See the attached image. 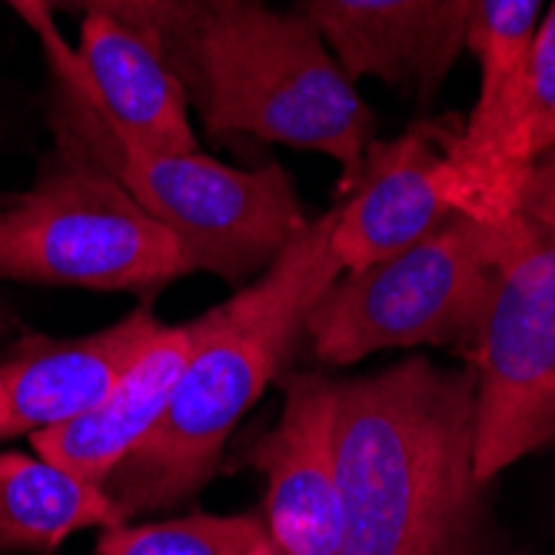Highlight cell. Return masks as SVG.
Here are the masks:
<instances>
[{"instance_id":"obj_1","label":"cell","mask_w":555,"mask_h":555,"mask_svg":"<svg viewBox=\"0 0 555 555\" xmlns=\"http://www.w3.org/2000/svg\"><path fill=\"white\" fill-rule=\"evenodd\" d=\"M476 379L426 360L336 383L339 555H446L473 506Z\"/></svg>"},{"instance_id":"obj_2","label":"cell","mask_w":555,"mask_h":555,"mask_svg":"<svg viewBox=\"0 0 555 555\" xmlns=\"http://www.w3.org/2000/svg\"><path fill=\"white\" fill-rule=\"evenodd\" d=\"M339 276L326 214L302 227L257 283L207 313V333L183 366L164 420L104 479L124 519L173 506L217 473L230 433Z\"/></svg>"},{"instance_id":"obj_3","label":"cell","mask_w":555,"mask_h":555,"mask_svg":"<svg viewBox=\"0 0 555 555\" xmlns=\"http://www.w3.org/2000/svg\"><path fill=\"white\" fill-rule=\"evenodd\" d=\"M173 74L214 133L326 154L346 183L363 173L373 111L302 11L214 0L193 24Z\"/></svg>"},{"instance_id":"obj_4","label":"cell","mask_w":555,"mask_h":555,"mask_svg":"<svg viewBox=\"0 0 555 555\" xmlns=\"http://www.w3.org/2000/svg\"><path fill=\"white\" fill-rule=\"evenodd\" d=\"M509 220L456 214L402 254L343 273L302 326L317 360L357 363L392 346L476 343Z\"/></svg>"},{"instance_id":"obj_5","label":"cell","mask_w":555,"mask_h":555,"mask_svg":"<svg viewBox=\"0 0 555 555\" xmlns=\"http://www.w3.org/2000/svg\"><path fill=\"white\" fill-rule=\"evenodd\" d=\"M190 270L173 230L100 164L57 160L0 214V276L87 289H157Z\"/></svg>"},{"instance_id":"obj_6","label":"cell","mask_w":555,"mask_h":555,"mask_svg":"<svg viewBox=\"0 0 555 555\" xmlns=\"http://www.w3.org/2000/svg\"><path fill=\"white\" fill-rule=\"evenodd\" d=\"M476 349V482L555 442V236L513 217Z\"/></svg>"},{"instance_id":"obj_7","label":"cell","mask_w":555,"mask_h":555,"mask_svg":"<svg viewBox=\"0 0 555 555\" xmlns=\"http://www.w3.org/2000/svg\"><path fill=\"white\" fill-rule=\"evenodd\" d=\"M104 137V164L137 204L180 240L190 270L246 280L267 270L307 227L293 183L280 167L236 170L214 157L157 154Z\"/></svg>"},{"instance_id":"obj_8","label":"cell","mask_w":555,"mask_h":555,"mask_svg":"<svg viewBox=\"0 0 555 555\" xmlns=\"http://www.w3.org/2000/svg\"><path fill=\"white\" fill-rule=\"evenodd\" d=\"M542 0H469L466 47L479 61V100L463 130L452 133L469 217L502 223L516 217V190L529 167V57Z\"/></svg>"},{"instance_id":"obj_9","label":"cell","mask_w":555,"mask_h":555,"mask_svg":"<svg viewBox=\"0 0 555 555\" xmlns=\"http://www.w3.org/2000/svg\"><path fill=\"white\" fill-rule=\"evenodd\" d=\"M452 133L420 124L396 140L370 143L352 193L330 214V249L343 273L402 254L449 217H469V196L449 154Z\"/></svg>"},{"instance_id":"obj_10","label":"cell","mask_w":555,"mask_h":555,"mask_svg":"<svg viewBox=\"0 0 555 555\" xmlns=\"http://www.w3.org/2000/svg\"><path fill=\"white\" fill-rule=\"evenodd\" d=\"M336 383L296 373L276 426L257 449L267 473V535L276 555H339L343 509L333 449Z\"/></svg>"},{"instance_id":"obj_11","label":"cell","mask_w":555,"mask_h":555,"mask_svg":"<svg viewBox=\"0 0 555 555\" xmlns=\"http://www.w3.org/2000/svg\"><path fill=\"white\" fill-rule=\"evenodd\" d=\"M357 83L376 77L433 100L466 47L469 0H299Z\"/></svg>"},{"instance_id":"obj_12","label":"cell","mask_w":555,"mask_h":555,"mask_svg":"<svg viewBox=\"0 0 555 555\" xmlns=\"http://www.w3.org/2000/svg\"><path fill=\"white\" fill-rule=\"evenodd\" d=\"M77 61L90 80L93 104L80 111L117 143L157 154H193L186 90L160 50L107 14H83Z\"/></svg>"},{"instance_id":"obj_13","label":"cell","mask_w":555,"mask_h":555,"mask_svg":"<svg viewBox=\"0 0 555 555\" xmlns=\"http://www.w3.org/2000/svg\"><path fill=\"white\" fill-rule=\"evenodd\" d=\"M207 323L210 317L204 313L183 326H164L93 410L30 436L37 456L93 486H104V479L164 420L180 373L204 339Z\"/></svg>"},{"instance_id":"obj_14","label":"cell","mask_w":555,"mask_h":555,"mask_svg":"<svg viewBox=\"0 0 555 555\" xmlns=\"http://www.w3.org/2000/svg\"><path fill=\"white\" fill-rule=\"evenodd\" d=\"M164 330L150 310L80 339L40 343L0 363V436L17 439L70 423L104 399L143 346Z\"/></svg>"},{"instance_id":"obj_15","label":"cell","mask_w":555,"mask_h":555,"mask_svg":"<svg viewBox=\"0 0 555 555\" xmlns=\"http://www.w3.org/2000/svg\"><path fill=\"white\" fill-rule=\"evenodd\" d=\"M124 516L104 486L40 456L0 452V552L54 548L80 529H111Z\"/></svg>"},{"instance_id":"obj_16","label":"cell","mask_w":555,"mask_h":555,"mask_svg":"<svg viewBox=\"0 0 555 555\" xmlns=\"http://www.w3.org/2000/svg\"><path fill=\"white\" fill-rule=\"evenodd\" d=\"M267 535L257 516H190L146 526H111L96 555H246Z\"/></svg>"},{"instance_id":"obj_17","label":"cell","mask_w":555,"mask_h":555,"mask_svg":"<svg viewBox=\"0 0 555 555\" xmlns=\"http://www.w3.org/2000/svg\"><path fill=\"white\" fill-rule=\"evenodd\" d=\"M70 8H80L83 14H107L137 30L154 43L164 61L173 67L180 50L214 0H64Z\"/></svg>"},{"instance_id":"obj_18","label":"cell","mask_w":555,"mask_h":555,"mask_svg":"<svg viewBox=\"0 0 555 555\" xmlns=\"http://www.w3.org/2000/svg\"><path fill=\"white\" fill-rule=\"evenodd\" d=\"M555 143V0L539 21L532 57H529V114H526V150L529 164Z\"/></svg>"},{"instance_id":"obj_19","label":"cell","mask_w":555,"mask_h":555,"mask_svg":"<svg viewBox=\"0 0 555 555\" xmlns=\"http://www.w3.org/2000/svg\"><path fill=\"white\" fill-rule=\"evenodd\" d=\"M4 4L37 34L43 54L50 61V67H54L61 87L67 90V96L74 100V107L80 111H90L93 104V93H90V80L77 61V50L64 40L61 27H57V0H4Z\"/></svg>"},{"instance_id":"obj_20","label":"cell","mask_w":555,"mask_h":555,"mask_svg":"<svg viewBox=\"0 0 555 555\" xmlns=\"http://www.w3.org/2000/svg\"><path fill=\"white\" fill-rule=\"evenodd\" d=\"M516 214L555 236V143L526 167L516 190Z\"/></svg>"},{"instance_id":"obj_21","label":"cell","mask_w":555,"mask_h":555,"mask_svg":"<svg viewBox=\"0 0 555 555\" xmlns=\"http://www.w3.org/2000/svg\"><path fill=\"white\" fill-rule=\"evenodd\" d=\"M246 555H276V548H273V542H270V539H263L257 548H249Z\"/></svg>"},{"instance_id":"obj_22","label":"cell","mask_w":555,"mask_h":555,"mask_svg":"<svg viewBox=\"0 0 555 555\" xmlns=\"http://www.w3.org/2000/svg\"><path fill=\"white\" fill-rule=\"evenodd\" d=\"M4 326H8V317H4V313H0V333H4Z\"/></svg>"},{"instance_id":"obj_23","label":"cell","mask_w":555,"mask_h":555,"mask_svg":"<svg viewBox=\"0 0 555 555\" xmlns=\"http://www.w3.org/2000/svg\"><path fill=\"white\" fill-rule=\"evenodd\" d=\"M0 439H4V436H0Z\"/></svg>"}]
</instances>
